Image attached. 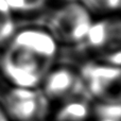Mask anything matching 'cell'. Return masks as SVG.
Returning <instances> with one entry per match:
<instances>
[{"label":"cell","mask_w":121,"mask_h":121,"mask_svg":"<svg viewBox=\"0 0 121 121\" xmlns=\"http://www.w3.org/2000/svg\"><path fill=\"white\" fill-rule=\"evenodd\" d=\"M51 66L52 63L9 45L0 51V72L11 87L39 88Z\"/></svg>","instance_id":"1"},{"label":"cell","mask_w":121,"mask_h":121,"mask_svg":"<svg viewBox=\"0 0 121 121\" xmlns=\"http://www.w3.org/2000/svg\"><path fill=\"white\" fill-rule=\"evenodd\" d=\"M91 12L80 1L66 2L51 14L48 26L60 45L77 47L82 44L92 23Z\"/></svg>","instance_id":"2"},{"label":"cell","mask_w":121,"mask_h":121,"mask_svg":"<svg viewBox=\"0 0 121 121\" xmlns=\"http://www.w3.org/2000/svg\"><path fill=\"white\" fill-rule=\"evenodd\" d=\"M78 70L84 91L91 101L120 103V68L95 60L85 62Z\"/></svg>","instance_id":"3"},{"label":"cell","mask_w":121,"mask_h":121,"mask_svg":"<svg viewBox=\"0 0 121 121\" xmlns=\"http://www.w3.org/2000/svg\"><path fill=\"white\" fill-rule=\"evenodd\" d=\"M0 103L11 121H46L51 103L39 88L9 86L0 92Z\"/></svg>","instance_id":"4"},{"label":"cell","mask_w":121,"mask_h":121,"mask_svg":"<svg viewBox=\"0 0 121 121\" xmlns=\"http://www.w3.org/2000/svg\"><path fill=\"white\" fill-rule=\"evenodd\" d=\"M39 89L51 105L74 97H87L80 79L79 70L70 64L52 65L45 74Z\"/></svg>","instance_id":"5"},{"label":"cell","mask_w":121,"mask_h":121,"mask_svg":"<svg viewBox=\"0 0 121 121\" xmlns=\"http://www.w3.org/2000/svg\"><path fill=\"white\" fill-rule=\"evenodd\" d=\"M8 45L30 52L50 63L60 53V46L48 28L38 25H27L15 30Z\"/></svg>","instance_id":"6"},{"label":"cell","mask_w":121,"mask_h":121,"mask_svg":"<svg viewBox=\"0 0 121 121\" xmlns=\"http://www.w3.org/2000/svg\"><path fill=\"white\" fill-rule=\"evenodd\" d=\"M120 28L121 23L118 16H108L92 21L82 44L74 47V49L82 52L96 51L100 54L120 49Z\"/></svg>","instance_id":"7"},{"label":"cell","mask_w":121,"mask_h":121,"mask_svg":"<svg viewBox=\"0 0 121 121\" xmlns=\"http://www.w3.org/2000/svg\"><path fill=\"white\" fill-rule=\"evenodd\" d=\"M91 102L87 97L79 96L57 103L50 113L51 121H88L91 117Z\"/></svg>","instance_id":"8"},{"label":"cell","mask_w":121,"mask_h":121,"mask_svg":"<svg viewBox=\"0 0 121 121\" xmlns=\"http://www.w3.org/2000/svg\"><path fill=\"white\" fill-rule=\"evenodd\" d=\"M91 116L96 119H111L120 121L121 105L118 102H97L91 103Z\"/></svg>","instance_id":"9"},{"label":"cell","mask_w":121,"mask_h":121,"mask_svg":"<svg viewBox=\"0 0 121 121\" xmlns=\"http://www.w3.org/2000/svg\"><path fill=\"white\" fill-rule=\"evenodd\" d=\"M121 0H84L83 4L90 12L98 13H112L120 9Z\"/></svg>","instance_id":"10"},{"label":"cell","mask_w":121,"mask_h":121,"mask_svg":"<svg viewBox=\"0 0 121 121\" xmlns=\"http://www.w3.org/2000/svg\"><path fill=\"white\" fill-rule=\"evenodd\" d=\"M6 4L10 8L11 13H28L29 5H28L27 0H5Z\"/></svg>","instance_id":"11"},{"label":"cell","mask_w":121,"mask_h":121,"mask_svg":"<svg viewBox=\"0 0 121 121\" xmlns=\"http://www.w3.org/2000/svg\"><path fill=\"white\" fill-rule=\"evenodd\" d=\"M0 15L4 17H12V13L5 0H0Z\"/></svg>","instance_id":"12"},{"label":"cell","mask_w":121,"mask_h":121,"mask_svg":"<svg viewBox=\"0 0 121 121\" xmlns=\"http://www.w3.org/2000/svg\"><path fill=\"white\" fill-rule=\"evenodd\" d=\"M0 121H11L9 116L6 115V113H5V111H4L1 103H0Z\"/></svg>","instance_id":"13"},{"label":"cell","mask_w":121,"mask_h":121,"mask_svg":"<svg viewBox=\"0 0 121 121\" xmlns=\"http://www.w3.org/2000/svg\"><path fill=\"white\" fill-rule=\"evenodd\" d=\"M72 1H80V2L83 3L84 0H64V3H66V2H72Z\"/></svg>","instance_id":"14"},{"label":"cell","mask_w":121,"mask_h":121,"mask_svg":"<svg viewBox=\"0 0 121 121\" xmlns=\"http://www.w3.org/2000/svg\"><path fill=\"white\" fill-rule=\"evenodd\" d=\"M95 121H115V120H111V119H96Z\"/></svg>","instance_id":"15"}]
</instances>
